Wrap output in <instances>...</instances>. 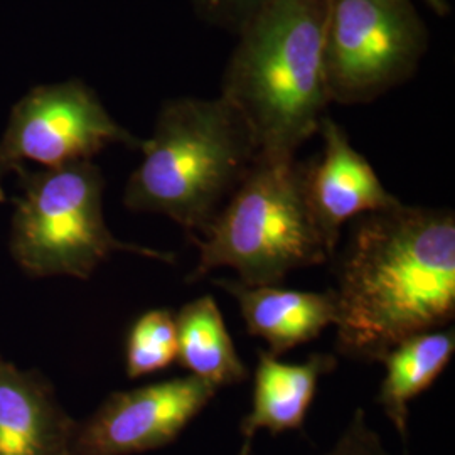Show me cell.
<instances>
[{
    "instance_id": "7c38bea8",
    "label": "cell",
    "mask_w": 455,
    "mask_h": 455,
    "mask_svg": "<svg viewBox=\"0 0 455 455\" xmlns=\"http://www.w3.org/2000/svg\"><path fill=\"white\" fill-rule=\"evenodd\" d=\"M336 366L334 355L317 353L306 363L291 364L268 351H259L251 410L240 425L243 442L238 455H250L259 430H268L272 435L287 430L302 432L319 379Z\"/></svg>"
},
{
    "instance_id": "30bf717a",
    "label": "cell",
    "mask_w": 455,
    "mask_h": 455,
    "mask_svg": "<svg viewBox=\"0 0 455 455\" xmlns=\"http://www.w3.org/2000/svg\"><path fill=\"white\" fill-rule=\"evenodd\" d=\"M76 430L48 378L0 356V455H75Z\"/></svg>"
},
{
    "instance_id": "5bb4252c",
    "label": "cell",
    "mask_w": 455,
    "mask_h": 455,
    "mask_svg": "<svg viewBox=\"0 0 455 455\" xmlns=\"http://www.w3.org/2000/svg\"><path fill=\"white\" fill-rule=\"evenodd\" d=\"M178 361L189 373L216 390L238 385L248 370L228 332L223 314L212 295L188 302L176 314Z\"/></svg>"
},
{
    "instance_id": "9c48e42d",
    "label": "cell",
    "mask_w": 455,
    "mask_h": 455,
    "mask_svg": "<svg viewBox=\"0 0 455 455\" xmlns=\"http://www.w3.org/2000/svg\"><path fill=\"white\" fill-rule=\"evenodd\" d=\"M319 133L323 137L319 156L302 163L304 191L310 212L334 257L341 228L347 221L388 210L400 199L383 186L373 165L353 147L338 122L325 116Z\"/></svg>"
},
{
    "instance_id": "d6986e66",
    "label": "cell",
    "mask_w": 455,
    "mask_h": 455,
    "mask_svg": "<svg viewBox=\"0 0 455 455\" xmlns=\"http://www.w3.org/2000/svg\"><path fill=\"white\" fill-rule=\"evenodd\" d=\"M4 180H5V178H4L2 174H0V204L7 201V196H5V189H4Z\"/></svg>"
},
{
    "instance_id": "8992f818",
    "label": "cell",
    "mask_w": 455,
    "mask_h": 455,
    "mask_svg": "<svg viewBox=\"0 0 455 455\" xmlns=\"http://www.w3.org/2000/svg\"><path fill=\"white\" fill-rule=\"evenodd\" d=\"M428 29L413 0H329L324 71L331 103L364 105L422 65Z\"/></svg>"
},
{
    "instance_id": "2e32d148",
    "label": "cell",
    "mask_w": 455,
    "mask_h": 455,
    "mask_svg": "<svg viewBox=\"0 0 455 455\" xmlns=\"http://www.w3.org/2000/svg\"><path fill=\"white\" fill-rule=\"evenodd\" d=\"M196 14L212 26L240 33L244 24L270 0H191Z\"/></svg>"
},
{
    "instance_id": "3957f363",
    "label": "cell",
    "mask_w": 455,
    "mask_h": 455,
    "mask_svg": "<svg viewBox=\"0 0 455 455\" xmlns=\"http://www.w3.org/2000/svg\"><path fill=\"white\" fill-rule=\"evenodd\" d=\"M124 204L204 235L259 159L251 132L223 97H180L161 107Z\"/></svg>"
},
{
    "instance_id": "e0dca14e",
    "label": "cell",
    "mask_w": 455,
    "mask_h": 455,
    "mask_svg": "<svg viewBox=\"0 0 455 455\" xmlns=\"http://www.w3.org/2000/svg\"><path fill=\"white\" fill-rule=\"evenodd\" d=\"M323 455H390L379 435L370 427L366 413L358 408L334 447Z\"/></svg>"
},
{
    "instance_id": "7a4b0ae2",
    "label": "cell",
    "mask_w": 455,
    "mask_h": 455,
    "mask_svg": "<svg viewBox=\"0 0 455 455\" xmlns=\"http://www.w3.org/2000/svg\"><path fill=\"white\" fill-rule=\"evenodd\" d=\"M327 12L329 0H270L238 33L220 97L242 115L261 159L292 161L327 116Z\"/></svg>"
},
{
    "instance_id": "277c9868",
    "label": "cell",
    "mask_w": 455,
    "mask_h": 455,
    "mask_svg": "<svg viewBox=\"0 0 455 455\" xmlns=\"http://www.w3.org/2000/svg\"><path fill=\"white\" fill-rule=\"evenodd\" d=\"M188 282L229 267L244 285H278L297 268L334 259L310 212L302 163L259 157L203 238Z\"/></svg>"
},
{
    "instance_id": "ba28073f",
    "label": "cell",
    "mask_w": 455,
    "mask_h": 455,
    "mask_svg": "<svg viewBox=\"0 0 455 455\" xmlns=\"http://www.w3.org/2000/svg\"><path fill=\"white\" fill-rule=\"evenodd\" d=\"M216 391L193 374L115 391L78 422L75 455H135L163 449L210 405Z\"/></svg>"
},
{
    "instance_id": "4fadbf2b",
    "label": "cell",
    "mask_w": 455,
    "mask_h": 455,
    "mask_svg": "<svg viewBox=\"0 0 455 455\" xmlns=\"http://www.w3.org/2000/svg\"><path fill=\"white\" fill-rule=\"evenodd\" d=\"M454 351V329H445L408 338L379 359L387 373L381 381L378 403L403 442L408 439L410 402L437 381Z\"/></svg>"
},
{
    "instance_id": "ac0fdd59",
    "label": "cell",
    "mask_w": 455,
    "mask_h": 455,
    "mask_svg": "<svg viewBox=\"0 0 455 455\" xmlns=\"http://www.w3.org/2000/svg\"><path fill=\"white\" fill-rule=\"evenodd\" d=\"M437 16H449L451 14V4L447 0H423Z\"/></svg>"
},
{
    "instance_id": "8fae6325",
    "label": "cell",
    "mask_w": 455,
    "mask_h": 455,
    "mask_svg": "<svg viewBox=\"0 0 455 455\" xmlns=\"http://www.w3.org/2000/svg\"><path fill=\"white\" fill-rule=\"evenodd\" d=\"M212 283L236 299L248 332L267 342L275 358L315 339L338 321L332 291L300 292L276 285H244L228 278H216Z\"/></svg>"
},
{
    "instance_id": "9a60e30c",
    "label": "cell",
    "mask_w": 455,
    "mask_h": 455,
    "mask_svg": "<svg viewBox=\"0 0 455 455\" xmlns=\"http://www.w3.org/2000/svg\"><path fill=\"white\" fill-rule=\"evenodd\" d=\"M178 359L176 314L169 309L144 312L132 324L125 342V371L131 379L167 370Z\"/></svg>"
},
{
    "instance_id": "5b68a950",
    "label": "cell",
    "mask_w": 455,
    "mask_h": 455,
    "mask_svg": "<svg viewBox=\"0 0 455 455\" xmlns=\"http://www.w3.org/2000/svg\"><path fill=\"white\" fill-rule=\"evenodd\" d=\"M20 196L11 227V251L29 276L86 280L115 251L174 263L172 253L115 238L105 223V180L93 161L58 169H20Z\"/></svg>"
},
{
    "instance_id": "6da1fadb",
    "label": "cell",
    "mask_w": 455,
    "mask_h": 455,
    "mask_svg": "<svg viewBox=\"0 0 455 455\" xmlns=\"http://www.w3.org/2000/svg\"><path fill=\"white\" fill-rule=\"evenodd\" d=\"M332 292L336 347L359 361H379L408 338L452 323L454 212L400 201L359 216Z\"/></svg>"
},
{
    "instance_id": "52a82bcc",
    "label": "cell",
    "mask_w": 455,
    "mask_h": 455,
    "mask_svg": "<svg viewBox=\"0 0 455 455\" xmlns=\"http://www.w3.org/2000/svg\"><path fill=\"white\" fill-rule=\"evenodd\" d=\"M142 139L122 127L82 80L46 83L19 98L0 137V174L28 164L58 169L92 161L112 146L140 150Z\"/></svg>"
}]
</instances>
